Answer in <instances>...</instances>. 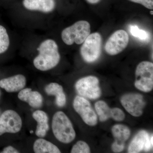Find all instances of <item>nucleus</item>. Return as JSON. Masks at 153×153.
<instances>
[{"label":"nucleus","mask_w":153,"mask_h":153,"mask_svg":"<svg viewBox=\"0 0 153 153\" xmlns=\"http://www.w3.org/2000/svg\"><path fill=\"white\" fill-rule=\"evenodd\" d=\"M150 14H151V15H153V11H150Z\"/></svg>","instance_id":"nucleus-27"},{"label":"nucleus","mask_w":153,"mask_h":153,"mask_svg":"<svg viewBox=\"0 0 153 153\" xmlns=\"http://www.w3.org/2000/svg\"><path fill=\"white\" fill-rule=\"evenodd\" d=\"M33 150L36 153H60L59 148L54 144L43 138L38 139L33 145Z\"/></svg>","instance_id":"nucleus-18"},{"label":"nucleus","mask_w":153,"mask_h":153,"mask_svg":"<svg viewBox=\"0 0 153 153\" xmlns=\"http://www.w3.org/2000/svg\"><path fill=\"white\" fill-rule=\"evenodd\" d=\"M86 1L91 4H94L98 3L100 0H86Z\"/></svg>","instance_id":"nucleus-26"},{"label":"nucleus","mask_w":153,"mask_h":153,"mask_svg":"<svg viewBox=\"0 0 153 153\" xmlns=\"http://www.w3.org/2000/svg\"><path fill=\"white\" fill-rule=\"evenodd\" d=\"M10 45V39L7 30L0 25V54L5 52Z\"/></svg>","instance_id":"nucleus-20"},{"label":"nucleus","mask_w":153,"mask_h":153,"mask_svg":"<svg viewBox=\"0 0 153 153\" xmlns=\"http://www.w3.org/2000/svg\"><path fill=\"white\" fill-rule=\"evenodd\" d=\"M32 116L38 123L36 131V135L40 138L44 137L49 129L48 115L43 111L37 110L33 113Z\"/></svg>","instance_id":"nucleus-16"},{"label":"nucleus","mask_w":153,"mask_h":153,"mask_svg":"<svg viewBox=\"0 0 153 153\" xmlns=\"http://www.w3.org/2000/svg\"><path fill=\"white\" fill-rule=\"evenodd\" d=\"M135 87L144 92H150L153 88V63L145 61L140 63L135 71Z\"/></svg>","instance_id":"nucleus-4"},{"label":"nucleus","mask_w":153,"mask_h":153,"mask_svg":"<svg viewBox=\"0 0 153 153\" xmlns=\"http://www.w3.org/2000/svg\"><path fill=\"white\" fill-rule=\"evenodd\" d=\"M73 106L74 110L86 124L91 126L97 124V115L87 99L79 95L76 96L73 100Z\"/></svg>","instance_id":"nucleus-7"},{"label":"nucleus","mask_w":153,"mask_h":153,"mask_svg":"<svg viewBox=\"0 0 153 153\" xmlns=\"http://www.w3.org/2000/svg\"><path fill=\"white\" fill-rule=\"evenodd\" d=\"M125 147V143L117 142L114 141L111 145V150L114 153H120L122 152Z\"/></svg>","instance_id":"nucleus-23"},{"label":"nucleus","mask_w":153,"mask_h":153,"mask_svg":"<svg viewBox=\"0 0 153 153\" xmlns=\"http://www.w3.org/2000/svg\"><path fill=\"white\" fill-rule=\"evenodd\" d=\"M132 2L138 3L150 10L153 9V0H129Z\"/></svg>","instance_id":"nucleus-24"},{"label":"nucleus","mask_w":153,"mask_h":153,"mask_svg":"<svg viewBox=\"0 0 153 153\" xmlns=\"http://www.w3.org/2000/svg\"><path fill=\"white\" fill-rule=\"evenodd\" d=\"M23 4L27 10L45 13L52 12L55 7V0H24Z\"/></svg>","instance_id":"nucleus-15"},{"label":"nucleus","mask_w":153,"mask_h":153,"mask_svg":"<svg viewBox=\"0 0 153 153\" xmlns=\"http://www.w3.org/2000/svg\"><path fill=\"white\" fill-rule=\"evenodd\" d=\"M96 111L99 119L102 122L112 118L116 121L121 122L125 118V114L122 110L118 108H111L103 100H99L94 105Z\"/></svg>","instance_id":"nucleus-11"},{"label":"nucleus","mask_w":153,"mask_h":153,"mask_svg":"<svg viewBox=\"0 0 153 153\" xmlns=\"http://www.w3.org/2000/svg\"><path fill=\"white\" fill-rule=\"evenodd\" d=\"M37 50L38 56L33 60L36 68L42 71H47L57 66L60 56L57 44L54 40L47 39L41 43Z\"/></svg>","instance_id":"nucleus-1"},{"label":"nucleus","mask_w":153,"mask_h":153,"mask_svg":"<svg viewBox=\"0 0 153 153\" xmlns=\"http://www.w3.org/2000/svg\"><path fill=\"white\" fill-rule=\"evenodd\" d=\"M153 134H150L146 130L140 131L130 144L128 153H140L143 151L149 152L153 149Z\"/></svg>","instance_id":"nucleus-12"},{"label":"nucleus","mask_w":153,"mask_h":153,"mask_svg":"<svg viewBox=\"0 0 153 153\" xmlns=\"http://www.w3.org/2000/svg\"><path fill=\"white\" fill-rule=\"evenodd\" d=\"M91 152L89 146L85 142L80 140L77 142L73 146L71 153H89Z\"/></svg>","instance_id":"nucleus-22"},{"label":"nucleus","mask_w":153,"mask_h":153,"mask_svg":"<svg viewBox=\"0 0 153 153\" xmlns=\"http://www.w3.org/2000/svg\"><path fill=\"white\" fill-rule=\"evenodd\" d=\"M45 91L48 95L55 97L56 104L59 107L66 104V97L62 86L56 82H51L45 87Z\"/></svg>","instance_id":"nucleus-17"},{"label":"nucleus","mask_w":153,"mask_h":153,"mask_svg":"<svg viewBox=\"0 0 153 153\" xmlns=\"http://www.w3.org/2000/svg\"><path fill=\"white\" fill-rule=\"evenodd\" d=\"M80 48L82 59L87 63H92L98 60L101 53L102 38L99 33L90 34L83 42Z\"/></svg>","instance_id":"nucleus-6"},{"label":"nucleus","mask_w":153,"mask_h":153,"mask_svg":"<svg viewBox=\"0 0 153 153\" xmlns=\"http://www.w3.org/2000/svg\"><path fill=\"white\" fill-rule=\"evenodd\" d=\"M52 130L55 138L60 142L70 143L76 137L71 120L63 111L55 113L52 118Z\"/></svg>","instance_id":"nucleus-2"},{"label":"nucleus","mask_w":153,"mask_h":153,"mask_svg":"<svg viewBox=\"0 0 153 153\" xmlns=\"http://www.w3.org/2000/svg\"><path fill=\"white\" fill-rule=\"evenodd\" d=\"M129 36L125 30L116 31L109 37L105 46V49L108 55H115L119 54L127 47Z\"/></svg>","instance_id":"nucleus-10"},{"label":"nucleus","mask_w":153,"mask_h":153,"mask_svg":"<svg viewBox=\"0 0 153 153\" xmlns=\"http://www.w3.org/2000/svg\"><path fill=\"white\" fill-rule=\"evenodd\" d=\"M2 153H19V151L17 150L16 148L12 146H8L4 148Z\"/></svg>","instance_id":"nucleus-25"},{"label":"nucleus","mask_w":153,"mask_h":153,"mask_svg":"<svg viewBox=\"0 0 153 153\" xmlns=\"http://www.w3.org/2000/svg\"><path fill=\"white\" fill-rule=\"evenodd\" d=\"M132 36L142 41H148L149 38V34L146 31L139 29L136 25H131L129 28Z\"/></svg>","instance_id":"nucleus-21"},{"label":"nucleus","mask_w":153,"mask_h":153,"mask_svg":"<svg viewBox=\"0 0 153 153\" xmlns=\"http://www.w3.org/2000/svg\"><path fill=\"white\" fill-rule=\"evenodd\" d=\"M26 77L22 74H17L0 80V87L8 92H16L22 90L26 85Z\"/></svg>","instance_id":"nucleus-13"},{"label":"nucleus","mask_w":153,"mask_h":153,"mask_svg":"<svg viewBox=\"0 0 153 153\" xmlns=\"http://www.w3.org/2000/svg\"><path fill=\"white\" fill-rule=\"evenodd\" d=\"M90 24L87 21H79L62 31L61 37L64 43L68 45L75 43L81 44L90 35Z\"/></svg>","instance_id":"nucleus-3"},{"label":"nucleus","mask_w":153,"mask_h":153,"mask_svg":"<svg viewBox=\"0 0 153 153\" xmlns=\"http://www.w3.org/2000/svg\"><path fill=\"white\" fill-rule=\"evenodd\" d=\"M120 101L124 108L133 116L139 117L143 114L146 103L141 94H126L121 97Z\"/></svg>","instance_id":"nucleus-9"},{"label":"nucleus","mask_w":153,"mask_h":153,"mask_svg":"<svg viewBox=\"0 0 153 153\" xmlns=\"http://www.w3.org/2000/svg\"><path fill=\"white\" fill-rule=\"evenodd\" d=\"M18 97L19 100L27 102L34 108H39L43 104V97L41 94L33 91L31 88L22 89L19 92Z\"/></svg>","instance_id":"nucleus-14"},{"label":"nucleus","mask_w":153,"mask_h":153,"mask_svg":"<svg viewBox=\"0 0 153 153\" xmlns=\"http://www.w3.org/2000/svg\"><path fill=\"white\" fill-rule=\"evenodd\" d=\"M22 126V118L15 111L8 110L0 117V136L6 133H17L20 131Z\"/></svg>","instance_id":"nucleus-8"},{"label":"nucleus","mask_w":153,"mask_h":153,"mask_svg":"<svg viewBox=\"0 0 153 153\" xmlns=\"http://www.w3.org/2000/svg\"><path fill=\"white\" fill-rule=\"evenodd\" d=\"M75 88L78 95L88 99L95 100L101 95L99 80L95 76H86L78 79Z\"/></svg>","instance_id":"nucleus-5"},{"label":"nucleus","mask_w":153,"mask_h":153,"mask_svg":"<svg viewBox=\"0 0 153 153\" xmlns=\"http://www.w3.org/2000/svg\"><path fill=\"white\" fill-rule=\"evenodd\" d=\"M111 132L114 141L122 143H125L131 135V130L128 127L120 124L112 127Z\"/></svg>","instance_id":"nucleus-19"}]
</instances>
